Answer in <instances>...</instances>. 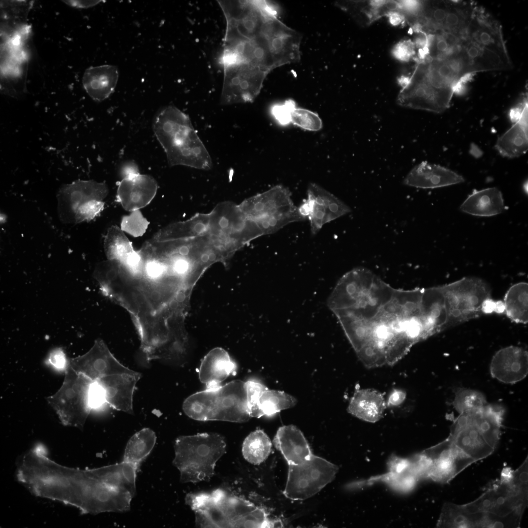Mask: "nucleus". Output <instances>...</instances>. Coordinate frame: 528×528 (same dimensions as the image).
<instances>
[{
	"label": "nucleus",
	"mask_w": 528,
	"mask_h": 528,
	"mask_svg": "<svg viewBox=\"0 0 528 528\" xmlns=\"http://www.w3.org/2000/svg\"><path fill=\"white\" fill-rule=\"evenodd\" d=\"M424 291L394 289L365 269L346 283L334 313L356 350L368 335L380 348L396 336L413 344L431 336Z\"/></svg>",
	"instance_id": "nucleus-1"
},
{
	"label": "nucleus",
	"mask_w": 528,
	"mask_h": 528,
	"mask_svg": "<svg viewBox=\"0 0 528 528\" xmlns=\"http://www.w3.org/2000/svg\"><path fill=\"white\" fill-rule=\"evenodd\" d=\"M16 476L33 495L76 507L82 514L127 511L133 498L109 485L101 467L82 469L60 464L50 459L41 444L19 458Z\"/></svg>",
	"instance_id": "nucleus-2"
},
{
	"label": "nucleus",
	"mask_w": 528,
	"mask_h": 528,
	"mask_svg": "<svg viewBox=\"0 0 528 528\" xmlns=\"http://www.w3.org/2000/svg\"><path fill=\"white\" fill-rule=\"evenodd\" d=\"M153 129L170 165H184L207 169L210 155L186 113L174 106L159 111Z\"/></svg>",
	"instance_id": "nucleus-3"
},
{
	"label": "nucleus",
	"mask_w": 528,
	"mask_h": 528,
	"mask_svg": "<svg viewBox=\"0 0 528 528\" xmlns=\"http://www.w3.org/2000/svg\"><path fill=\"white\" fill-rule=\"evenodd\" d=\"M505 412L501 405L486 404L459 414L447 439L475 462L485 458L498 444Z\"/></svg>",
	"instance_id": "nucleus-4"
},
{
	"label": "nucleus",
	"mask_w": 528,
	"mask_h": 528,
	"mask_svg": "<svg viewBox=\"0 0 528 528\" xmlns=\"http://www.w3.org/2000/svg\"><path fill=\"white\" fill-rule=\"evenodd\" d=\"M182 409L188 417L199 421L243 422L251 418L245 382L238 380L192 394L184 400Z\"/></svg>",
	"instance_id": "nucleus-5"
},
{
	"label": "nucleus",
	"mask_w": 528,
	"mask_h": 528,
	"mask_svg": "<svg viewBox=\"0 0 528 528\" xmlns=\"http://www.w3.org/2000/svg\"><path fill=\"white\" fill-rule=\"evenodd\" d=\"M223 437L203 433L181 436L175 440L173 464L183 483L209 481L215 474L217 462L226 453Z\"/></svg>",
	"instance_id": "nucleus-6"
},
{
	"label": "nucleus",
	"mask_w": 528,
	"mask_h": 528,
	"mask_svg": "<svg viewBox=\"0 0 528 528\" xmlns=\"http://www.w3.org/2000/svg\"><path fill=\"white\" fill-rule=\"evenodd\" d=\"M447 313V329L480 317L491 288L483 279L466 277L440 286Z\"/></svg>",
	"instance_id": "nucleus-7"
},
{
	"label": "nucleus",
	"mask_w": 528,
	"mask_h": 528,
	"mask_svg": "<svg viewBox=\"0 0 528 528\" xmlns=\"http://www.w3.org/2000/svg\"><path fill=\"white\" fill-rule=\"evenodd\" d=\"M108 192L106 183L94 180H77L64 185L57 196L61 219L71 223L95 219L104 209L103 199Z\"/></svg>",
	"instance_id": "nucleus-8"
},
{
	"label": "nucleus",
	"mask_w": 528,
	"mask_h": 528,
	"mask_svg": "<svg viewBox=\"0 0 528 528\" xmlns=\"http://www.w3.org/2000/svg\"><path fill=\"white\" fill-rule=\"evenodd\" d=\"M92 382L76 372L69 364L62 385L56 393L46 398L64 425L83 428L91 410L88 393Z\"/></svg>",
	"instance_id": "nucleus-9"
},
{
	"label": "nucleus",
	"mask_w": 528,
	"mask_h": 528,
	"mask_svg": "<svg viewBox=\"0 0 528 528\" xmlns=\"http://www.w3.org/2000/svg\"><path fill=\"white\" fill-rule=\"evenodd\" d=\"M284 495L292 500H304L315 495L334 479L338 467L312 454L297 464H288Z\"/></svg>",
	"instance_id": "nucleus-10"
},
{
	"label": "nucleus",
	"mask_w": 528,
	"mask_h": 528,
	"mask_svg": "<svg viewBox=\"0 0 528 528\" xmlns=\"http://www.w3.org/2000/svg\"><path fill=\"white\" fill-rule=\"evenodd\" d=\"M307 193V199L298 208L301 215L309 220L313 235L317 234L325 224L351 211L344 202L315 183L309 184Z\"/></svg>",
	"instance_id": "nucleus-11"
},
{
	"label": "nucleus",
	"mask_w": 528,
	"mask_h": 528,
	"mask_svg": "<svg viewBox=\"0 0 528 528\" xmlns=\"http://www.w3.org/2000/svg\"><path fill=\"white\" fill-rule=\"evenodd\" d=\"M69 364L76 372L92 381L114 374L136 373L121 364L101 339L95 340L84 354L70 359Z\"/></svg>",
	"instance_id": "nucleus-12"
},
{
	"label": "nucleus",
	"mask_w": 528,
	"mask_h": 528,
	"mask_svg": "<svg viewBox=\"0 0 528 528\" xmlns=\"http://www.w3.org/2000/svg\"><path fill=\"white\" fill-rule=\"evenodd\" d=\"M430 461L427 478L447 483L475 461L448 439L422 452Z\"/></svg>",
	"instance_id": "nucleus-13"
},
{
	"label": "nucleus",
	"mask_w": 528,
	"mask_h": 528,
	"mask_svg": "<svg viewBox=\"0 0 528 528\" xmlns=\"http://www.w3.org/2000/svg\"><path fill=\"white\" fill-rule=\"evenodd\" d=\"M476 44L510 61L499 22L483 8L475 6L464 36Z\"/></svg>",
	"instance_id": "nucleus-14"
},
{
	"label": "nucleus",
	"mask_w": 528,
	"mask_h": 528,
	"mask_svg": "<svg viewBox=\"0 0 528 528\" xmlns=\"http://www.w3.org/2000/svg\"><path fill=\"white\" fill-rule=\"evenodd\" d=\"M491 376L507 384L524 379L528 373V353L525 349L509 346L498 351L490 365Z\"/></svg>",
	"instance_id": "nucleus-15"
},
{
	"label": "nucleus",
	"mask_w": 528,
	"mask_h": 528,
	"mask_svg": "<svg viewBox=\"0 0 528 528\" xmlns=\"http://www.w3.org/2000/svg\"><path fill=\"white\" fill-rule=\"evenodd\" d=\"M117 185L116 201L130 212L148 205L155 196L158 188L154 178L140 173L122 178Z\"/></svg>",
	"instance_id": "nucleus-16"
},
{
	"label": "nucleus",
	"mask_w": 528,
	"mask_h": 528,
	"mask_svg": "<svg viewBox=\"0 0 528 528\" xmlns=\"http://www.w3.org/2000/svg\"><path fill=\"white\" fill-rule=\"evenodd\" d=\"M140 377L138 372L117 374L103 377L96 381L103 389L106 403L117 410L132 414L133 395Z\"/></svg>",
	"instance_id": "nucleus-17"
},
{
	"label": "nucleus",
	"mask_w": 528,
	"mask_h": 528,
	"mask_svg": "<svg viewBox=\"0 0 528 528\" xmlns=\"http://www.w3.org/2000/svg\"><path fill=\"white\" fill-rule=\"evenodd\" d=\"M464 178L439 165L423 161L415 166L403 180L404 184L422 189H433L462 183Z\"/></svg>",
	"instance_id": "nucleus-18"
},
{
	"label": "nucleus",
	"mask_w": 528,
	"mask_h": 528,
	"mask_svg": "<svg viewBox=\"0 0 528 528\" xmlns=\"http://www.w3.org/2000/svg\"><path fill=\"white\" fill-rule=\"evenodd\" d=\"M185 503L194 511L196 526L200 528H229L217 490L210 493H190Z\"/></svg>",
	"instance_id": "nucleus-19"
},
{
	"label": "nucleus",
	"mask_w": 528,
	"mask_h": 528,
	"mask_svg": "<svg viewBox=\"0 0 528 528\" xmlns=\"http://www.w3.org/2000/svg\"><path fill=\"white\" fill-rule=\"evenodd\" d=\"M237 366L224 349L216 348L210 351L203 358L198 370L201 382L206 389H211L221 386V383L230 375L235 374Z\"/></svg>",
	"instance_id": "nucleus-20"
},
{
	"label": "nucleus",
	"mask_w": 528,
	"mask_h": 528,
	"mask_svg": "<svg viewBox=\"0 0 528 528\" xmlns=\"http://www.w3.org/2000/svg\"><path fill=\"white\" fill-rule=\"evenodd\" d=\"M288 464H297L313 454L303 433L293 425H284L277 430L273 440Z\"/></svg>",
	"instance_id": "nucleus-21"
},
{
	"label": "nucleus",
	"mask_w": 528,
	"mask_h": 528,
	"mask_svg": "<svg viewBox=\"0 0 528 528\" xmlns=\"http://www.w3.org/2000/svg\"><path fill=\"white\" fill-rule=\"evenodd\" d=\"M119 77L116 66L102 65L87 68L82 83L88 95L94 100L102 101L114 91Z\"/></svg>",
	"instance_id": "nucleus-22"
},
{
	"label": "nucleus",
	"mask_w": 528,
	"mask_h": 528,
	"mask_svg": "<svg viewBox=\"0 0 528 528\" xmlns=\"http://www.w3.org/2000/svg\"><path fill=\"white\" fill-rule=\"evenodd\" d=\"M504 208L502 194L496 187L474 190L460 206L463 212L480 217L501 214Z\"/></svg>",
	"instance_id": "nucleus-23"
},
{
	"label": "nucleus",
	"mask_w": 528,
	"mask_h": 528,
	"mask_svg": "<svg viewBox=\"0 0 528 528\" xmlns=\"http://www.w3.org/2000/svg\"><path fill=\"white\" fill-rule=\"evenodd\" d=\"M528 107L510 128L498 138L496 149L503 156L518 157L528 149Z\"/></svg>",
	"instance_id": "nucleus-24"
},
{
	"label": "nucleus",
	"mask_w": 528,
	"mask_h": 528,
	"mask_svg": "<svg viewBox=\"0 0 528 528\" xmlns=\"http://www.w3.org/2000/svg\"><path fill=\"white\" fill-rule=\"evenodd\" d=\"M504 312L513 322L527 324L528 322V284L517 283L510 286L503 301Z\"/></svg>",
	"instance_id": "nucleus-25"
},
{
	"label": "nucleus",
	"mask_w": 528,
	"mask_h": 528,
	"mask_svg": "<svg viewBox=\"0 0 528 528\" xmlns=\"http://www.w3.org/2000/svg\"><path fill=\"white\" fill-rule=\"evenodd\" d=\"M156 440L154 432L145 428L134 434L126 446L123 461L139 467L141 462L153 449Z\"/></svg>",
	"instance_id": "nucleus-26"
},
{
	"label": "nucleus",
	"mask_w": 528,
	"mask_h": 528,
	"mask_svg": "<svg viewBox=\"0 0 528 528\" xmlns=\"http://www.w3.org/2000/svg\"><path fill=\"white\" fill-rule=\"evenodd\" d=\"M382 404L380 396L367 391H359L352 397L348 411L363 420L375 422L381 416Z\"/></svg>",
	"instance_id": "nucleus-27"
},
{
	"label": "nucleus",
	"mask_w": 528,
	"mask_h": 528,
	"mask_svg": "<svg viewBox=\"0 0 528 528\" xmlns=\"http://www.w3.org/2000/svg\"><path fill=\"white\" fill-rule=\"evenodd\" d=\"M272 442L262 430L257 429L250 433L244 440L242 446L243 458L253 464H259L269 456Z\"/></svg>",
	"instance_id": "nucleus-28"
},
{
	"label": "nucleus",
	"mask_w": 528,
	"mask_h": 528,
	"mask_svg": "<svg viewBox=\"0 0 528 528\" xmlns=\"http://www.w3.org/2000/svg\"><path fill=\"white\" fill-rule=\"evenodd\" d=\"M462 39L444 32L427 34L425 58L444 59L450 56L458 50Z\"/></svg>",
	"instance_id": "nucleus-29"
},
{
	"label": "nucleus",
	"mask_w": 528,
	"mask_h": 528,
	"mask_svg": "<svg viewBox=\"0 0 528 528\" xmlns=\"http://www.w3.org/2000/svg\"><path fill=\"white\" fill-rule=\"evenodd\" d=\"M297 403L293 396L281 391L266 389L259 400L260 417H270L282 410L290 408Z\"/></svg>",
	"instance_id": "nucleus-30"
},
{
	"label": "nucleus",
	"mask_w": 528,
	"mask_h": 528,
	"mask_svg": "<svg viewBox=\"0 0 528 528\" xmlns=\"http://www.w3.org/2000/svg\"><path fill=\"white\" fill-rule=\"evenodd\" d=\"M104 247L108 260H119L134 248L132 242L117 225H112L104 236Z\"/></svg>",
	"instance_id": "nucleus-31"
},
{
	"label": "nucleus",
	"mask_w": 528,
	"mask_h": 528,
	"mask_svg": "<svg viewBox=\"0 0 528 528\" xmlns=\"http://www.w3.org/2000/svg\"><path fill=\"white\" fill-rule=\"evenodd\" d=\"M454 394L452 405L459 414L479 409L487 404L484 395L476 390L458 388Z\"/></svg>",
	"instance_id": "nucleus-32"
},
{
	"label": "nucleus",
	"mask_w": 528,
	"mask_h": 528,
	"mask_svg": "<svg viewBox=\"0 0 528 528\" xmlns=\"http://www.w3.org/2000/svg\"><path fill=\"white\" fill-rule=\"evenodd\" d=\"M290 123L302 129L318 131L322 128V121L315 112L303 108H296L295 105L290 112Z\"/></svg>",
	"instance_id": "nucleus-33"
},
{
	"label": "nucleus",
	"mask_w": 528,
	"mask_h": 528,
	"mask_svg": "<svg viewBox=\"0 0 528 528\" xmlns=\"http://www.w3.org/2000/svg\"><path fill=\"white\" fill-rule=\"evenodd\" d=\"M150 222L140 210L131 212L129 215L122 217L120 228L124 232L133 237L143 236L146 232Z\"/></svg>",
	"instance_id": "nucleus-34"
},
{
	"label": "nucleus",
	"mask_w": 528,
	"mask_h": 528,
	"mask_svg": "<svg viewBox=\"0 0 528 528\" xmlns=\"http://www.w3.org/2000/svg\"><path fill=\"white\" fill-rule=\"evenodd\" d=\"M247 407L251 418H260L259 410L260 398L267 388L260 381L250 379L245 382Z\"/></svg>",
	"instance_id": "nucleus-35"
},
{
	"label": "nucleus",
	"mask_w": 528,
	"mask_h": 528,
	"mask_svg": "<svg viewBox=\"0 0 528 528\" xmlns=\"http://www.w3.org/2000/svg\"><path fill=\"white\" fill-rule=\"evenodd\" d=\"M417 49L414 41L410 39L403 40L397 43L393 47L392 54L398 60L408 62L412 59H416Z\"/></svg>",
	"instance_id": "nucleus-36"
},
{
	"label": "nucleus",
	"mask_w": 528,
	"mask_h": 528,
	"mask_svg": "<svg viewBox=\"0 0 528 528\" xmlns=\"http://www.w3.org/2000/svg\"><path fill=\"white\" fill-rule=\"evenodd\" d=\"M295 105L294 101L288 100L281 104L273 105L270 110L271 113L278 123L282 126L290 124V112Z\"/></svg>",
	"instance_id": "nucleus-37"
},
{
	"label": "nucleus",
	"mask_w": 528,
	"mask_h": 528,
	"mask_svg": "<svg viewBox=\"0 0 528 528\" xmlns=\"http://www.w3.org/2000/svg\"><path fill=\"white\" fill-rule=\"evenodd\" d=\"M512 489L518 492L528 493V460L515 471L509 484Z\"/></svg>",
	"instance_id": "nucleus-38"
},
{
	"label": "nucleus",
	"mask_w": 528,
	"mask_h": 528,
	"mask_svg": "<svg viewBox=\"0 0 528 528\" xmlns=\"http://www.w3.org/2000/svg\"><path fill=\"white\" fill-rule=\"evenodd\" d=\"M88 401L91 410L98 409L106 403L103 389L97 381H93L91 384Z\"/></svg>",
	"instance_id": "nucleus-39"
},
{
	"label": "nucleus",
	"mask_w": 528,
	"mask_h": 528,
	"mask_svg": "<svg viewBox=\"0 0 528 528\" xmlns=\"http://www.w3.org/2000/svg\"><path fill=\"white\" fill-rule=\"evenodd\" d=\"M48 363L58 370H66L69 365L66 356L61 348L55 349L51 352L47 359Z\"/></svg>",
	"instance_id": "nucleus-40"
},
{
	"label": "nucleus",
	"mask_w": 528,
	"mask_h": 528,
	"mask_svg": "<svg viewBox=\"0 0 528 528\" xmlns=\"http://www.w3.org/2000/svg\"><path fill=\"white\" fill-rule=\"evenodd\" d=\"M409 465V459L400 458L394 455L389 457L387 462V467L389 472L396 475L406 471Z\"/></svg>",
	"instance_id": "nucleus-41"
},
{
	"label": "nucleus",
	"mask_w": 528,
	"mask_h": 528,
	"mask_svg": "<svg viewBox=\"0 0 528 528\" xmlns=\"http://www.w3.org/2000/svg\"><path fill=\"white\" fill-rule=\"evenodd\" d=\"M138 166L134 162H128L124 164L120 169L122 178L130 177L139 174Z\"/></svg>",
	"instance_id": "nucleus-42"
},
{
	"label": "nucleus",
	"mask_w": 528,
	"mask_h": 528,
	"mask_svg": "<svg viewBox=\"0 0 528 528\" xmlns=\"http://www.w3.org/2000/svg\"><path fill=\"white\" fill-rule=\"evenodd\" d=\"M405 396V394L403 392L395 390L390 395L388 404L389 406H397L400 404L404 400Z\"/></svg>",
	"instance_id": "nucleus-43"
},
{
	"label": "nucleus",
	"mask_w": 528,
	"mask_h": 528,
	"mask_svg": "<svg viewBox=\"0 0 528 528\" xmlns=\"http://www.w3.org/2000/svg\"><path fill=\"white\" fill-rule=\"evenodd\" d=\"M64 1L73 7L86 8L95 6L100 3L101 0H65Z\"/></svg>",
	"instance_id": "nucleus-44"
},
{
	"label": "nucleus",
	"mask_w": 528,
	"mask_h": 528,
	"mask_svg": "<svg viewBox=\"0 0 528 528\" xmlns=\"http://www.w3.org/2000/svg\"><path fill=\"white\" fill-rule=\"evenodd\" d=\"M386 17L388 18L390 23L394 26L398 25L406 22L405 15L400 12H391Z\"/></svg>",
	"instance_id": "nucleus-45"
},
{
	"label": "nucleus",
	"mask_w": 528,
	"mask_h": 528,
	"mask_svg": "<svg viewBox=\"0 0 528 528\" xmlns=\"http://www.w3.org/2000/svg\"><path fill=\"white\" fill-rule=\"evenodd\" d=\"M514 470L510 467H504L501 472L499 481L502 484H509L513 477Z\"/></svg>",
	"instance_id": "nucleus-46"
},
{
	"label": "nucleus",
	"mask_w": 528,
	"mask_h": 528,
	"mask_svg": "<svg viewBox=\"0 0 528 528\" xmlns=\"http://www.w3.org/2000/svg\"><path fill=\"white\" fill-rule=\"evenodd\" d=\"M205 225L201 222H198L193 226V230L197 233L200 234L205 230Z\"/></svg>",
	"instance_id": "nucleus-47"
},
{
	"label": "nucleus",
	"mask_w": 528,
	"mask_h": 528,
	"mask_svg": "<svg viewBox=\"0 0 528 528\" xmlns=\"http://www.w3.org/2000/svg\"><path fill=\"white\" fill-rule=\"evenodd\" d=\"M220 226L222 228L227 227L229 225V221L227 218L222 217L219 222Z\"/></svg>",
	"instance_id": "nucleus-48"
},
{
	"label": "nucleus",
	"mask_w": 528,
	"mask_h": 528,
	"mask_svg": "<svg viewBox=\"0 0 528 528\" xmlns=\"http://www.w3.org/2000/svg\"><path fill=\"white\" fill-rule=\"evenodd\" d=\"M201 260L203 262H207L209 260V255L207 254H203L201 257Z\"/></svg>",
	"instance_id": "nucleus-49"
},
{
	"label": "nucleus",
	"mask_w": 528,
	"mask_h": 528,
	"mask_svg": "<svg viewBox=\"0 0 528 528\" xmlns=\"http://www.w3.org/2000/svg\"><path fill=\"white\" fill-rule=\"evenodd\" d=\"M208 255H209V261H214L215 259L216 258V256L215 254H214V253H211Z\"/></svg>",
	"instance_id": "nucleus-50"
},
{
	"label": "nucleus",
	"mask_w": 528,
	"mask_h": 528,
	"mask_svg": "<svg viewBox=\"0 0 528 528\" xmlns=\"http://www.w3.org/2000/svg\"><path fill=\"white\" fill-rule=\"evenodd\" d=\"M219 249L220 250H225V248H224V247H223V246H222V245H220V246H219Z\"/></svg>",
	"instance_id": "nucleus-51"
}]
</instances>
